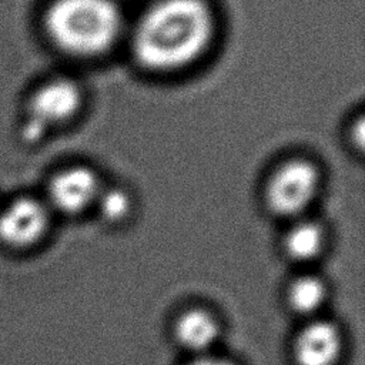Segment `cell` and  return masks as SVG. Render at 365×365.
Listing matches in <instances>:
<instances>
[{"mask_svg":"<svg viewBox=\"0 0 365 365\" xmlns=\"http://www.w3.org/2000/svg\"><path fill=\"white\" fill-rule=\"evenodd\" d=\"M51 210L44 200L20 195L0 205V242L10 248H29L47 232Z\"/></svg>","mask_w":365,"mask_h":365,"instance_id":"5","label":"cell"},{"mask_svg":"<svg viewBox=\"0 0 365 365\" xmlns=\"http://www.w3.org/2000/svg\"><path fill=\"white\" fill-rule=\"evenodd\" d=\"M218 334V322L204 309L185 311L174 324L177 342L195 356L208 354L217 342Z\"/></svg>","mask_w":365,"mask_h":365,"instance_id":"8","label":"cell"},{"mask_svg":"<svg viewBox=\"0 0 365 365\" xmlns=\"http://www.w3.org/2000/svg\"><path fill=\"white\" fill-rule=\"evenodd\" d=\"M324 241L325 232L318 222L297 218L285 234L284 250L295 261H309L319 254Z\"/></svg>","mask_w":365,"mask_h":365,"instance_id":"9","label":"cell"},{"mask_svg":"<svg viewBox=\"0 0 365 365\" xmlns=\"http://www.w3.org/2000/svg\"><path fill=\"white\" fill-rule=\"evenodd\" d=\"M342 348L338 327L327 319L307 324L295 338L294 358L298 365H334Z\"/></svg>","mask_w":365,"mask_h":365,"instance_id":"7","label":"cell"},{"mask_svg":"<svg viewBox=\"0 0 365 365\" xmlns=\"http://www.w3.org/2000/svg\"><path fill=\"white\" fill-rule=\"evenodd\" d=\"M187 365H234V364L227 361V359H224V358H218V356H212L210 354H205V355L195 356Z\"/></svg>","mask_w":365,"mask_h":365,"instance_id":"12","label":"cell"},{"mask_svg":"<svg viewBox=\"0 0 365 365\" xmlns=\"http://www.w3.org/2000/svg\"><path fill=\"white\" fill-rule=\"evenodd\" d=\"M83 106L80 86L68 77L48 78L31 91L27 98L20 138L34 145L53 128L68 123Z\"/></svg>","mask_w":365,"mask_h":365,"instance_id":"3","label":"cell"},{"mask_svg":"<svg viewBox=\"0 0 365 365\" xmlns=\"http://www.w3.org/2000/svg\"><path fill=\"white\" fill-rule=\"evenodd\" d=\"M123 11L115 0H51L43 14L47 38L74 57L107 53L123 31Z\"/></svg>","mask_w":365,"mask_h":365,"instance_id":"2","label":"cell"},{"mask_svg":"<svg viewBox=\"0 0 365 365\" xmlns=\"http://www.w3.org/2000/svg\"><path fill=\"white\" fill-rule=\"evenodd\" d=\"M101 188L100 178L93 168L71 165L50 178L44 201L51 212L76 215L96 204Z\"/></svg>","mask_w":365,"mask_h":365,"instance_id":"6","label":"cell"},{"mask_svg":"<svg viewBox=\"0 0 365 365\" xmlns=\"http://www.w3.org/2000/svg\"><path fill=\"white\" fill-rule=\"evenodd\" d=\"M288 304L299 314H312L317 311L327 295L324 282L314 275H302L288 288Z\"/></svg>","mask_w":365,"mask_h":365,"instance_id":"10","label":"cell"},{"mask_svg":"<svg viewBox=\"0 0 365 365\" xmlns=\"http://www.w3.org/2000/svg\"><path fill=\"white\" fill-rule=\"evenodd\" d=\"M321 185L317 165L304 158L282 163L269 175L264 197L268 210L279 217L299 218L315 200Z\"/></svg>","mask_w":365,"mask_h":365,"instance_id":"4","label":"cell"},{"mask_svg":"<svg viewBox=\"0 0 365 365\" xmlns=\"http://www.w3.org/2000/svg\"><path fill=\"white\" fill-rule=\"evenodd\" d=\"M214 36L215 14L207 0H157L135 23L131 50L147 70L175 71L195 63Z\"/></svg>","mask_w":365,"mask_h":365,"instance_id":"1","label":"cell"},{"mask_svg":"<svg viewBox=\"0 0 365 365\" xmlns=\"http://www.w3.org/2000/svg\"><path fill=\"white\" fill-rule=\"evenodd\" d=\"M94 205L106 221L118 222L130 214L133 202L125 190L118 187H103Z\"/></svg>","mask_w":365,"mask_h":365,"instance_id":"11","label":"cell"}]
</instances>
